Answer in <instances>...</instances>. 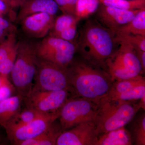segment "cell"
Segmentation results:
<instances>
[{"label":"cell","mask_w":145,"mask_h":145,"mask_svg":"<svg viewBox=\"0 0 145 145\" xmlns=\"http://www.w3.org/2000/svg\"><path fill=\"white\" fill-rule=\"evenodd\" d=\"M117 43L113 31L98 22L88 21L80 32L76 50L84 60L106 71V61L115 52Z\"/></svg>","instance_id":"obj_2"},{"label":"cell","mask_w":145,"mask_h":145,"mask_svg":"<svg viewBox=\"0 0 145 145\" xmlns=\"http://www.w3.org/2000/svg\"><path fill=\"white\" fill-rule=\"evenodd\" d=\"M80 20L77 17L69 14H63L55 18L53 27L49 35L59 32L71 25L76 21Z\"/></svg>","instance_id":"obj_24"},{"label":"cell","mask_w":145,"mask_h":145,"mask_svg":"<svg viewBox=\"0 0 145 145\" xmlns=\"http://www.w3.org/2000/svg\"><path fill=\"white\" fill-rule=\"evenodd\" d=\"M16 33L9 34L0 43V67L18 43Z\"/></svg>","instance_id":"obj_26"},{"label":"cell","mask_w":145,"mask_h":145,"mask_svg":"<svg viewBox=\"0 0 145 145\" xmlns=\"http://www.w3.org/2000/svg\"><path fill=\"white\" fill-rule=\"evenodd\" d=\"M100 5L99 0H78L76 16L80 20L88 18L97 11Z\"/></svg>","instance_id":"obj_22"},{"label":"cell","mask_w":145,"mask_h":145,"mask_svg":"<svg viewBox=\"0 0 145 145\" xmlns=\"http://www.w3.org/2000/svg\"><path fill=\"white\" fill-rule=\"evenodd\" d=\"M18 42L0 67V75L8 76L12 71L16 61L18 50Z\"/></svg>","instance_id":"obj_28"},{"label":"cell","mask_w":145,"mask_h":145,"mask_svg":"<svg viewBox=\"0 0 145 145\" xmlns=\"http://www.w3.org/2000/svg\"><path fill=\"white\" fill-rule=\"evenodd\" d=\"M117 43L120 42L126 43L135 48L145 51V36L133 34L115 35Z\"/></svg>","instance_id":"obj_25"},{"label":"cell","mask_w":145,"mask_h":145,"mask_svg":"<svg viewBox=\"0 0 145 145\" xmlns=\"http://www.w3.org/2000/svg\"><path fill=\"white\" fill-rule=\"evenodd\" d=\"M98 104L81 97L69 99L60 111V124L63 131L85 122L94 121Z\"/></svg>","instance_id":"obj_7"},{"label":"cell","mask_w":145,"mask_h":145,"mask_svg":"<svg viewBox=\"0 0 145 145\" xmlns=\"http://www.w3.org/2000/svg\"><path fill=\"white\" fill-rule=\"evenodd\" d=\"M11 9L17 8L21 6L20 3L18 0H3Z\"/></svg>","instance_id":"obj_34"},{"label":"cell","mask_w":145,"mask_h":145,"mask_svg":"<svg viewBox=\"0 0 145 145\" xmlns=\"http://www.w3.org/2000/svg\"><path fill=\"white\" fill-rule=\"evenodd\" d=\"M135 49L137 58L141 64L143 72L144 73L145 71V51H143V50L137 49V48H135Z\"/></svg>","instance_id":"obj_33"},{"label":"cell","mask_w":145,"mask_h":145,"mask_svg":"<svg viewBox=\"0 0 145 145\" xmlns=\"http://www.w3.org/2000/svg\"><path fill=\"white\" fill-rule=\"evenodd\" d=\"M39 59L46 60L63 68H67L73 60L76 47L72 42L48 36L36 44Z\"/></svg>","instance_id":"obj_8"},{"label":"cell","mask_w":145,"mask_h":145,"mask_svg":"<svg viewBox=\"0 0 145 145\" xmlns=\"http://www.w3.org/2000/svg\"><path fill=\"white\" fill-rule=\"evenodd\" d=\"M115 35L133 34L145 36V8H142L130 22L120 27Z\"/></svg>","instance_id":"obj_18"},{"label":"cell","mask_w":145,"mask_h":145,"mask_svg":"<svg viewBox=\"0 0 145 145\" xmlns=\"http://www.w3.org/2000/svg\"><path fill=\"white\" fill-rule=\"evenodd\" d=\"M145 83V77L142 75L132 79L114 81L108 94L105 97L111 98Z\"/></svg>","instance_id":"obj_20"},{"label":"cell","mask_w":145,"mask_h":145,"mask_svg":"<svg viewBox=\"0 0 145 145\" xmlns=\"http://www.w3.org/2000/svg\"><path fill=\"white\" fill-rule=\"evenodd\" d=\"M119 43V49L106 62V71L112 80L132 79L142 75L144 72L134 48L126 43Z\"/></svg>","instance_id":"obj_5"},{"label":"cell","mask_w":145,"mask_h":145,"mask_svg":"<svg viewBox=\"0 0 145 145\" xmlns=\"http://www.w3.org/2000/svg\"><path fill=\"white\" fill-rule=\"evenodd\" d=\"M53 122L48 127L38 136L18 143L17 145H55L63 131L59 123Z\"/></svg>","instance_id":"obj_15"},{"label":"cell","mask_w":145,"mask_h":145,"mask_svg":"<svg viewBox=\"0 0 145 145\" xmlns=\"http://www.w3.org/2000/svg\"><path fill=\"white\" fill-rule=\"evenodd\" d=\"M8 34L4 30L0 29V43L5 40Z\"/></svg>","instance_id":"obj_35"},{"label":"cell","mask_w":145,"mask_h":145,"mask_svg":"<svg viewBox=\"0 0 145 145\" xmlns=\"http://www.w3.org/2000/svg\"><path fill=\"white\" fill-rule=\"evenodd\" d=\"M100 3L107 6L122 9L133 10L145 8V0H99Z\"/></svg>","instance_id":"obj_21"},{"label":"cell","mask_w":145,"mask_h":145,"mask_svg":"<svg viewBox=\"0 0 145 145\" xmlns=\"http://www.w3.org/2000/svg\"><path fill=\"white\" fill-rule=\"evenodd\" d=\"M59 9L63 14L76 16V6L78 0H54Z\"/></svg>","instance_id":"obj_29"},{"label":"cell","mask_w":145,"mask_h":145,"mask_svg":"<svg viewBox=\"0 0 145 145\" xmlns=\"http://www.w3.org/2000/svg\"><path fill=\"white\" fill-rule=\"evenodd\" d=\"M71 95L67 89L30 91L23 100L26 107L48 114L60 111Z\"/></svg>","instance_id":"obj_9"},{"label":"cell","mask_w":145,"mask_h":145,"mask_svg":"<svg viewBox=\"0 0 145 145\" xmlns=\"http://www.w3.org/2000/svg\"><path fill=\"white\" fill-rule=\"evenodd\" d=\"M23 97L19 94L0 102V125L3 127L21 110Z\"/></svg>","instance_id":"obj_16"},{"label":"cell","mask_w":145,"mask_h":145,"mask_svg":"<svg viewBox=\"0 0 145 145\" xmlns=\"http://www.w3.org/2000/svg\"><path fill=\"white\" fill-rule=\"evenodd\" d=\"M78 22L79 21H76L70 26L59 32L49 36H54L65 40L72 42L77 34V25Z\"/></svg>","instance_id":"obj_30"},{"label":"cell","mask_w":145,"mask_h":145,"mask_svg":"<svg viewBox=\"0 0 145 145\" xmlns=\"http://www.w3.org/2000/svg\"><path fill=\"white\" fill-rule=\"evenodd\" d=\"M8 80V76L0 75V88Z\"/></svg>","instance_id":"obj_36"},{"label":"cell","mask_w":145,"mask_h":145,"mask_svg":"<svg viewBox=\"0 0 145 145\" xmlns=\"http://www.w3.org/2000/svg\"><path fill=\"white\" fill-rule=\"evenodd\" d=\"M18 1H19L20 2V3L21 5H22V4L25 1V0H18Z\"/></svg>","instance_id":"obj_37"},{"label":"cell","mask_w":145,"mask_h":145,"mask_svg":"<svg viewBox=\"0 0 145 145\" xmlns=\"http://www.w3.org/2000/svg\"><path fill=\"white\" fill-rule=\"evenodd\" d=\"M133 133L135 144L137 145H145V114L143 113L134 123Z\"/></svg>","instance_id":"obj_27"},{"label":"cell","mask_w":145,"mask_h":145,"mask_svg":"<svg viewBox=\"0 0 145 145\" xmlns=\"http://www.w3.org/2000/svg\"><path fill=\"white\" fill-rule=\"evenodd\" d=\"M140 10H122L100 3L96 15L102 25L114 33L117 29L130 22Z\"/></svg>","instance_id":"obj_12"},{"label":"cell","mask_w":145,"mask_h":145,"mask_svg":"<svg viewBox=\"0 0 145 145\" xmlns=\"http://www.w3.org/2000/svg\"><path fill=\"white\" fill-rule=\"evenodd\" d=\"M60 111L44 115L22 126L6 131L8 139L12 144L17 145L36 137L59 119Z\"/></svg>","instance_id":"obj_10"},{"label":"cell","mask_w":145,"mask_h":145,"mask_svg":"<svg viewBox=\"0 0 145 145\" xmlns=\"http://www.w3.org/2000/svg\"><path fill=\"white\" fill-rule=\"evenodd\" d=\"M34 79L30 91L67 89L71 92L66 68L46 60L38 58Z\"/></svg>","instance_id":"obj_6"},{"label":"cell","mask_w":145,"mask_h":145,"mask_svg":"<svg viewBox=\"0 0 145 145\" xmlns=\"http://www.w3.org/2000/svg\"><path fill=\"white\" fill-rule=\"evenodd\" d=\"M36 45L27 40L18 41L16 60L10 73L13 86L23 99L28 95L33 85L38 59Z\"/></svg>","instance_id":"obj_4"},{"label":"cell","mask_w":145,"mask_h":145,"mask_svg":"<svg viewBox=\"0 0 145 145\" xmlns=\"http://www.w3.org/2000/svg\"><path fill=\"white\" fill-rule=\"evenodd\" d=\"M128 1H134V0H128Z\"/></svg>","instance_id":"obj_38"},{"label":"cell","mask_w":145,"mask_h":145,"mask_svg":"<svg viewBox=\"0 0 145 145\" xmlns=\"http://www.w3.org/2000/svg\"><path fill=\"white\" fill-rule=\"evenodd\" d=\"M47 114H42L33 109L26 107L21 110L3 127L6 131L13 129L27 124L35 119Z\"/></svg>","instance_id":"obj_19"},{"label":"cell","mask_w":145,"mask_h":145,"mask_svg":"<svg viewBox=\"0 0 145 145\" xmlns=\"http://www.w3.org/2000/svg\"><path fill=\"white\" fill-rule=\"evenodd\" d=\"M7 80L0 88V102L10 97L13 90V86Z\"/></svg>","instance_id":"obj_31"},{"label":"cell","mask_w":145,"mask_h":145,"mask_svg":"<svg viewBox=\"0 0 145 145\" xmlns=\"http://www.w3.org/2000/svg\"><path fill=\"white\" fill-rule=\"evenodd\" d=\"M99 133L93 121L85 122L63 131L57 145H98Z\"/></svg>","instance_id":"obj_11"},{"label":"cell","mask_w":145,"mask_h":145,"mask_svg":"<svg viewBox=\"0 0 145 145\" xmlns=\"http://www.w3.org/2000/svg\"><path fill=\"white\" fill-rule=\"evenodd\" d=\"M132 141L130 133L124 126L99 135L98 145H131Z\"/></svg>","instance_id":"obj_17"},{"label":"cell","mask_w":145,"mask_h":145,"mask_svg":"<svg viewBox=\"0 0 145 145\" xmlns=\"http://www.w3.org/2000/svg\"><path fill=\"white\" fill-rule=\"evenodd\" d=\"M66 70L71 92L74 97L97 104L106 97L113 82L106 71L84 60H73Z\"/></svg>","instance_id":"obj_1"},{"label":"cell","mask_w":145,"mask_h":145,"mask_svg":"<svg viewBox=\"0 0 145 145\" xmlns=\"http://www.w3.org/2000/svg\"><path fill=\"white\" fill-rule=\"evenodd\" d=\"M0 29L4 30L8 34L16 33L17 29L10 21L7 20L3 17L0 16Z\"/></svg>","instance_id":"obj_32"},{"label":"cell","mask_w":145,"mask_h":145,"mask_svg":"<svg viewBox=\"0 0 145 145\" xmlns=\"http://www.w3.org/2000/svg\"><path fill=\"white\" fill-rule=\"evenodd\" d=\"M94 123L99 135L125 126L141 108L139 101H123L105 97L98 103Z\"/></svg>","instance_id":"obj_3"},{"label":"cell","mask_w":145,"mask_h":145,"mask_svg":"<svg viewBox=\"0 0 145 145\" xmlns=\"http://www.w3.org/2000/svg\"><path fill=\"white\" fill-rule=\"evenodd\" d=\"M55 16L41 13L27 16L21 22L23 31L31 38H42L49 34L53 27Z\"/></svg>","instance_id":"obj_13"},{"label":"cell","mask_w":145,"mask_h":145,"mask_svg":"<svg viewBox=\"0 0 145 145\" xmlns=\"http://www.w3.org/2000/svg\"><path fill=\"white\" fill-rule=\"evenodd\" d=\"M16 21L20 23L27 16L41 13H46L55 16L59 10L54 0H25L20 6Z\"/></svg>","instance_id":"obj_14"},{"label":"cell","mask_w":145,"mask_h":145,"mask_svg":"<svg viewBox=\"0 0 145 145\" xmlns=\"http://www.w3.org/2000/svg\"><path fill=\"white\" fill-rule=\"evenodd\" d=\"M145 96V83L111 98H108L123 101H138Z\"/></svg>","instance_id":"obj_23"}]
</instances>
